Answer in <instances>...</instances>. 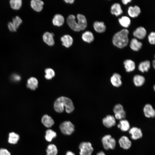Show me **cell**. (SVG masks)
<instances>
[{
    "label": "cell",
    "mask_w": 155,
    "mask_h": 155,
    "mask_svg": "<svg viewBox=\"0 0 155 155\" xmlns=\"http://www.w3.org/2000/svg\"><path fill=\"white\" fill-rule=\"evenodd\" d=\"M54 107L55 111L59 113L64 111V107L66 112L69 113L72 112L74 109L72 101L69 98L65 96L57 98L54 102Z\"/></svg>",
    "instance_id": "obj_1"
},
{
    "label": "cell",
    "mask_w": 155,
    "mask_h": 155,
    "mask_svg": "<svg viewBox=\"0 0 155 155\" xmlns=\"http://www.w3.org/2000/svg\"><path fill=\"white\" fill-rule=\"evenodd\" d=\"M129 30L123 29L116 33L112 38L113 45L118 48L122 49L126 46L129 42Z\"/></svg>",
    "instance_id": "obj_2"
},
{
    "label": "cell",
    "mask_w": 155,
    "mask_h": 155,
    "mask_svg": "<svg viewBox=\"0 0 155 155\" xmlns=\"http://www.w3.org/2000/svg\"><path fill=\"white\" fill-rule=\"evenodd\" d=\"M102 142L104 148L106 150H113L116 146L115 139L109 134L104 135L102 139Z\"/></svg>",
    "instance_id": "obj_3"
},
{
    "label": "cell",
    "mask_w": 155,
    "mask_h": 155,
    "mask_svg": "<svg viewBox=\"0 0 155 155\" xmlns=\"http://www.w3.org/2000/svg\"><path fill=\"white\" fill-rule=\"evenodd\" d=\"M59 127L62 133L66 135H70L74 131V126L70 121L63 122L60 125Z\"/></svg>",
    "instance_id": "obj_4"
},
{
    "label": "cell",
    "mask_w": 155,
    "mask_h": 155,
    "mask_svg": "<svg viewBox=\"0 0 155 155\" xmlns=\"http://www.w3.org/2000/svg\"><path fill=\"white\" fill-rule=\"evenodd\" d=\"M80 155H91L94 150L91 144L88 142H83L79 146Z\"/></svg>",
    "instance_id": "obj_5"
},
{
    "label": "cell",
    "mask_w": 155,
    "mask_h": 155,
    "mask_svg": "<svg viewBox=\"0 0 155 155\" xmlns=\"http://www.w3.org/2000/svg\"><path fill=\"white\" fill-rule=\"evenodd\" d=\"M102 123L105 127L110 128L116 125V119L113 116L108 115L103 118Z\"/></svg>",
    "instance_id": "obj_6"
},
{
    "label": "cell",
    "mask_w": 155,
    "mask_h": 155,
    "mask_svg": "<svg viewBox=\"0 0 155 155\" xmlns=\"http://www.w3.org/2000/svg\"><path fill=\"white\" fill-rule=\"evenodd\" d=\"M129 133L131 135V139L134 140L140 139L143 136L141 129L137 127H133L130 128L129 131Z\"/></svg>",
    "instance_id": "obj_7"
},
{
    "label": "cell",
    "mask_w": 155,
    "mask_h": 155,
    "mask_svg": "<svg viewBox=\"0 0 155 155\" xmlns=\"http://www.w3.org/2000/svg\"><path fill=\"white\" fill-rule=\"evenodd\" d=\"M67 23L70 28L73 30L78 32L80 30L78 23L75 20V17L73 15H69L67 19Z\"/></svg>",
    "instance_id": "obj_8"
},
{
    "label": "cell",
    "mask_w": 155,
    "mask_h": 155,
    "mask_svg": "<svg viewBox=\"0 0 155 155\" xmlns=\"http://www.w3.org/2000/svg\"><path fill=\"white\" fill-rule=\"evenodd\" d=\"M118 142L120 147L124 150L129 149L132 145L131 141L125 135L122 136Z\"/></svg>",
    "instance_id": "obj_9"
},
{
    "label": "cell",
    "mask_w": 155,
    "mask_h": 155,
    "mask_svg": "<svg viewBox=\"0 0 155 155\" xmlns=\"http://www.w3.org/2000/svg\"><path fill=\"white\" fill-rule=\"evenodd\" d=\"M143 112L145 116L148 118H154L155 111L152 106L150 104L145 105L143 108Z\"/></svg>",
    "instance_id": "obj_10"
},
{
    "label": "cell",
    "mask_w": 155,
    "mask_h": 155,
    "mask_svg": "<svg viewBox=\"0 0 155 155\" xmlns=\"http://www.w3.org/2000/svg\"><path fill=\"white\" fill-rule=\"evenodd\" d=\"M121 79V76L120 74L115 73L111 77L110 81L113 86L116 87H119L122 84Z\"/></svg>",
    "instance_id": "obj_11"
},
{
    "label": "cell",
    "mask_w": 155,
    "mask_h": 155,
    "mask_svg": "<svg viewBox=\"0 0 155 155\" xmlns=\"http://www.w3.org/2000/svg\"><path fill=\"white\" fill-rule=\"evenodd\" d=\"M146 34V29L142 26L137 28L133 32L134 36L140 39H144L145 37Z\"/></svg>",
    "instance_id": "obj_12"
},
{
    "label": "cell",
    "mask_w": 155,
    "mask_h": 155,
    "mask_svg": "<svg viewBox=\"0 0 155 155\" xmlns=\"http://www.w3.org/2000/svg\"><path fill=\"white\" fill-rule=\"evenodd\" d=\"M54 36V34L53 33H50L49 32H45L43 35V40L48 45L53 46L55 43Z\"/></svg>",
    "instance_id": "obj_13"
},
{
    "label": "cell",
    "mask_w": 155,
    "mask_h": 155,
    "mask_svg": "<svg viewBox=\"0 0 155 155\" xmlns=\"http://www.w3.org/2000/svg\"><path fill=\"white\" fill-rule=\"evenodd\" d=\"M78 24L80 30H84L87 26L86 19L84 15L78 14L77 16Z\"/></svg>",
    "instance_id": "obj_14"
},
{
    "label": "cell",
    "mask_w": 155,
    "mask_h": 155,
    "mask_svg": "<svg viewBox=\"0 0 155 155\" xmlns=\"http://www.w3.org/2000/svg\"><path fill=\"white\" fill-rule=\"evenodd\" d=\"M44 3L40 0H32L30 2L32 8L35 11L40 12L42 10Z\"/></svg>",
    "instance_id": "obj_15"
},
{
    "label": "cell",
    "mask_w": 155,
    "mask_h": 155,
    "mask_svg": "<svg viewBox=\"0 0 155 155\" xmlns=\"http://www.w3.org/2000/svg\"><path fill=\"white\" fill-rule=\"evenodd\" d=\"M123 64L126 71L127 72H132L135 69V63L131 59H127L125 60L123 62Z\"/></svg>",
    "instance_id": "obj_16"
},
{
    "label": "cell",
    "mask_w": 155,
    "mask_h": 155,
    "mask_svg": "<svg viewBox=\"0 0 155 155\" xmlns=\"http://www.w3.org/2000/svg\"><path fill=\"white\" fill-rule=\"evenodd\" d=\"M128 12L130 17L134 18L139 15L141 13V10L140 7L137 5L133 7L130 6L128 8Z\"/></svg>",
    "instance_id": "obj_17"
},
{
    "label": "cell",
    "mask_w": 155,
    "mask_h": 155,
    "mask_svg": "<svg viewBox=\"0 0 155 155\" xmlns=\"http://www.w3.org/2000/svg\"><path fill=\"white\" fill-rule=\"evenodd\" d=\"M111 12L113 15L118 16L123 13L121 6L120 4L115 3L111 6Z\"/></svg>",
    "instance_id": "obj_18"
},
{
    "label": "cell",
    "mask_w": 155,
    "mask_h": 155,
    "mask_svg": "<svg viewBox=\"0 0 155 155\" xmlns=\"http://www.w3.org/2000/svg\"><path fill=\"white\" fill-rule=\"evenodd\" d=\"M117 127L123 132L129 131L130 128V125L129 122L125 119L120 120Z\"/></svg>",
    "instance_id": "obj_19"
},
{
    "label": "cell",
    "mask_w": 155,
    "mask_h": 155,
    "mask_svg": "<svg viewBox=\"0 0 155 155\" xmlns=\"http://www.w3.org/2000/svg\"><path fill=\"white\" fill-rule=\"evenodd\" d=\"M133 82L134 85L136 87H140L142 86L145 81V79L142 75L136 74L133 78Z\"/></svg>",
    "instance_id": "obj_20"
},
{
    "label": "cell",
    "mask_w": 155,
    "mask_h": 155,
    "mask_svg": "<svg viewBox=\"0 0 155 155\" xmlns=\"http://www.w3.org/2000/svg\"><path fill=\"white\" fill-rule=\"evenodd\" d=\"M41 122L45 127L48 128L51 127L54 123L53 119L47 115H45L42 116Z\"/></svg>",
    "instance_id": "obj_21"
},
{
    "label": "cell",
    "mask_w": 155,
    "mask_h": 155,
    "mask_svg": "<svg viewBox=\"0 0 155 155\" xmlns=\"http://www.w3.org/2000/svg\"><path fill=\"white\" fill-rule=\"evenodd\" d=\"M93 27L95 30L97 32L101 33L104 32L106 27L103 22H95L93 24Z\"/></svg>",
    "instance_id": "obj_22"
},
{
    "label": "cell",
    "mask_w": 155,
    "mask_h": 155,
    "mask_svg": "<svg viewBox=\"0 0 155 155\" xmlns=\"http://www.w3.org/2000/svg\"><path fill=\"white\" fill-rule=\"evenodd\" d=\"M142 46V43L136 39L133 38L131 39L130 46L133 50L136 51H138L141 49Z\"/></svg>",
    "instance_id": "obj_23"
},
{
    "label": "cell",
    "mask_w": 155,
    "mask_h": 155,
    "mask_svg": "<svg viewBox=\"0 0 155 155\" xmlns=\"http://www.w3.org/2000/svg\"><path fill=\"white\" fill-rule=\"evenodd\" d=\"M62 42V45L67 48L70 47L72 44L73 39L69 35H65L62 36L61 39Z\"/></svg>",
    "instance_id": "obj_24"
},
{
    "label": "cell",
    "mask_w": 155,
    "mask_h": 155,
    "mask_svg": "<svg viewBox=\"0 0 155 155\" xmlns=\"http://www.w3.org/2000/svg\"><path fill=\"white\" fill-rule=\"evenodd\" d=\"M150 67V61L146 60L141 62L138 66V69L142 73L148 72Z\"/></svg>",
    "instance_id": "obj_25"
},
{
    "label": "cell",
    "mask_w": 155,
    "mask_h": 155,
    "mask_svg": "<svg viewBox=\"0 0 155 155\" xmlns=\"http://www.w3.org/2000/svg\"><path fill=\"white\" fill-rule=\"evenodd\" d=\"M64 22V17L60 14H56L55 15L52 20V22L55 26H62Z\"/></svg>",
    "instance_id": "obj_26"
},
{
    "label": "cell",
    "mask_w": 155,
    "mask_h": 155,
    "mask_svg": "<svg viewBox=\"0 0 155 155\" xmlns=\"http://www.w3.org/2000/svg\"><path fill=\"white\" fill-rule=\"evenodd\" d=\"M82 38L84 41L90 43L93 41L94 37L93 34L91 32L87 31L82 34Z\"/></svg>",
    "instance_id": "obj_27"
},
{
    "label": "cell",
    "mask_w": 155,
    "mask_h": 155,
    "mask_svg": "<svg viewBox=\"0 0 155 155\" xmlns=\"http://www.w3.org/2000/svg\"><path fill=\"white\" fill-rule=\"evenodd\" d=\"M38 82L35 78L31 77L28 80L27 86L32 90H35L38 87Z\"/></svg>",
    "instance_id": "obj_28"
},
{
    "label": "cell",
    "mask_w": 155,
    "mask_h": 155,
    "mask_svg": "<svg viewBox=\"0 0 155 155\" xmlns=\"http://www.w3.org/2000/svg\"><path fill=\"white\" fill-rule=\"evenodd\" d=\"M20 139L18 134L14 132H11L9 133L8 138V142L11 144H16Z\"/></svg>",
    "instance_id": "obj_29"
},
{
    "label": "cell",
    "mask_w": 155,
    "mask_h": 155,
    "mask_svg": "<svg viewBox=\"0 0 155 155\" xmlns=\"http://www.w3.org/2000/svg\"><path fill=\"white\" fill-rule=\"evenodd\" d=\"M118 20L120 24L124 28H128L131 24L130 19L126 16H122L119 18Z\"/></svg>",
    "instance_id": "obj_30"
},
{
    "label": "cell",
    "mask_w": 155,
    "mask_h": 155,
    "mask_svg": "<svg viewBox=\"0 0 155 155\" xmlns=\"http://www.w3.org/2000/svg\"><path fill=\"white\" fill-rule=\"evenodd\" d=\"M46 155H57L58 150L56 146L54 144H49L46 149Z\"/></svg>",
    "instance_id": "obj_31"
},
{
    "label": "cell",
    "mask_w": 155,
    "mask_h": 155,
    "mask_svg": "<svg viewBox=\"0 0 155 155\" xmlns=\"http://www.w3.org/2000/svg\"><path fill=\"white\" fill-rule=\"evenodd\" d=\"M56 136L57 133L55 131L52 129H48L46 131L45 138L47 141L50 142Z\"/></svg>",
    "instance_id": "obj_32"
},
{
    "label": "cell",
    "mask_w": 155,
    "mask_h": 155,
    "mask_svg": "<svg viewBox=\"0 0 155 155\" xmlns=\"http://www.w3.org/2000/svg\"><path fill=\"white\" fill-rule=\"evenodd\" d=\"M9 3L11 7L14 10H18L21 7L22 1L21 0H11Z\"/></svg>",
    "instance_id": "obj_33"
},
{
    "label": "cell",
    "mask_w": 155,
    "mask_h": 155,
    "mask_svg": "<svg viewBox=\"0 0 155 155\" xmlns=\"http://www.w3.org/2000/svg\"><path fill=\"white\" fill-rule=\"evenodd\" d=\"M45 77L47 80H51L55 76V71L52 69L50 68L46 69L45 70Z\"/></svg>",
    "instance_id": "obj_34"
},
{
    "label": "cell",
    "mask_w": 155,
    "mask_h": 155,
    "mask_svg": "<svg viewBox=\"0 0 155 155\" xmlns=\"http://www.w3.org/2000/svg\"><path fill=\"white\" fill-rule=\"evenodd\" d=\"M13 25L17 29L22 23V19L18 16L13 18L11 22Z\"/></svg>",
    "instance_id": "obj_35"
},
{
    "label": "cell",
    "mask_w": 155,
    "mask_h": 155,
    "mask_svg": "<svg viewBox=\"0 0 155 155\" xmlns=\"http://www.w3.org/2000/svg\"><path fill=\"white\" fill-rule=\"evenodd\" d=\"M113 111L114 114H115L121 113L124 111V110L122 105L117 104L114 106Z\"/></svg>",
    "instance_id": "obj_36"
},
{
    "label": "cell",
    "mask_w": 155,
    "mask_h": 155,
    "mask_svg": "<svg viewBox=\"0 0 155 155\" xmlns=\"http://www.w3.org/2000/svg\"><path fill=\"white\" fill-rule=\"evenodd\" d=\"M148 40L149 43L152 44H154L155 43V33L154 32H151L149 35Z\"/></svg>",
    "instance_id": "obj_37"
},
{
    "label": "cell",
    "mask_w": 155,
    "mask_h": 155,
    "mask_svg": "<svg viewBox=\"0 0 155 155\" xmlns=\"http://www.w3.org/2000/svg\"><path fill=\"white\" fill-rule=\"evenodd\" d=\"M115 119L118 120H121L124 119L126 117V113L124 111L122 112L115 114L114 116Z\"/></svg>",
    "instance_id": "obj_38"
},
{
    "label": "cell",
    "mask_w": 155,
    "mask_h": 155,
    "mask_svg": "<svg viewBox=\"0 0 155 155\" xmlns=\"http://www.w3.org/2000/svg\"><path fill=\"white\" fill-rule=\"evenodd\" d=\"M0 155H11V153L7 149L1 148L0 149Z\"/></svg>",
    "instance_id": "obj_39"
},
{
    "label": "cell",
    "mask_w": 155,
    "mask_h": 155,
    "mask_svg": "<svg viewBox=\"0 0 155 155\" xmlns=\"http://www.w3.org/2000/svg\"><path fill=\"white\" fill-rule=\"evenodd\" d=\"M8 27L9 29L11 32H16L17 29L13 25L11 22H9L8 24Z\"/></svg>",
    "instance_id": "obj_40"
},
{
    "label": "cell",
    "mask_w": 155,
    "mask_h": 155,
    "mask_svg": "<svg viewBox=\"0 0 155 155\" xmlns=\"http://www.w3.org/2000/svg\"><path fill=\"white\" fill-rule=\"evenodd\" d=\"M13 79L15 81H19L20 79V77L19 75H14L13 76Z\"/></svg>",
    "instance_id": "obj_41"
},
{
    "label": "cell",
    "mask_w": 155,
    "mask_h": 155,
    "mask_svg": "<svg viewBox=\"0 0 155 155\" xmlns=\"http://www.w3.org/2000/svg\"><path fill=\"white\" fill-rule=\"evenodd\" d=\"M122 3L125 5H126L129 3L132 0H122Z\"/></svg>",
    "instance_id": "obj_42"
},
{
    "label": "cell",
    "mask_w": 155,
    "mask_h": 155,
    "mask_svg": "<svg viewBox=\"0 0 155 155\" xmlns=\"http://www.w3.org/2000/svg\"><path fill=\"white\" fill-rule=\"evenodd\" d=\"M66 155H75L73 152L71 151H68L66 153Z\"/></svg>",
    "instance_id": "obj_43"
},
{
    "label": "cell",
    "mask_w": 155,
    "mask_h": 155,
    "mask_svg": "<svg viewBox=\"0 0 155 155\" xmlns=\"http://www.w3.org/2000/svg\"><path fill=\"white\" fill-rule=\"evenodd\" d=\"M64 1L66 3L72 4L74 1V0H64Z\"/></svg>",
    "instance_id": "obj_44"
},
{
    "label": "cell",
    "mask_w": 155,
    "mask_h": 155,
    "mask_svg": "<svg viewBox=\"0 0 155 155\" xmlns=\"http://www.w3.org/2000/svg\"><path fill=\"white\" fill-rule=\"evenodd\" d=\"M96 155H106V154L103 151H101L98 152Z\"/></svg>",
    "instance_id": "obj_45"
},
{
    "label": "cell",
    "mask_w": 155,
    "mask_h": 155,
    "mask_svg": "<svg viewBox=\"0 0 155 155\" xmlns=\"http://www.w3.org/2000/svg\"><path fill=\"white\" fill-rule=\"evenodd\" d=\"M152 65H153V67L154 69L155 67V61L154 60L152 61Z\"/></svg>",
    "instance_id": "obj_46"
},
{
    "label": "cell",
    "mask_w": 155,
    "mask_h": 155,
    "mask_svg": "<svg viewBox=\"0 0 155 155\" xmlns=\"http://www.w3.org/2000/svg\"><path fill=\"white\" fill-rule=\"evenodd\" d=\"M155 86L154 85V90H155Z\"/></svg>",
    "instance_id": "obj_47"
}]
</instances>
